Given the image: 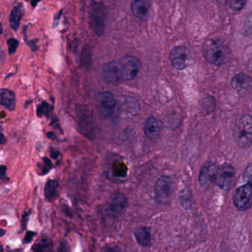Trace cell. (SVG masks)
Wrapping results in <instances>:
<instances>
[{"label": "cell", "mask_w": 252, "mask_h": 252, "mask_svg": "<svg viewBox=\"0 0 252 252\" xmlns=\"http://www.w3.org/2000/svg\"><path fill=\"white\" fill-rule=\"evenodd\" d=\"M229 48L221 39L209 41L204 47L206 60L214 65H222L228 63L230 58Z\"/></svg>", "instance_id": "6da1fadb"}, {"label": "cell", "mask_w": 252, "mask_h": 252, "mask_svg": "<svg viewBox=\"0 0 252 252\" xmlns=\"http://www.w3.org/2000/svg\"><path fill=\"white\" fill-rule=\"evenodd\" d=\"M234 138L239 147L246 149L252 144V116L245 115L236 124Z\"/></svg>", "instance_id": "7a4b0ae2"}, {"label": "cell", "mask_w": 252, "mask_h": 252, "mask_svg": "<svg viewBox=\"0 0 252 252\" xmlns=\"http://www.w3.org/2000/svg\"><path fill=\"white\" fill-rule=\"evenodd\" d=\"M107 11L101 2H93L90 11V25L98 36L104 33L106 28Z\"/></svg>", "instance_id": "3957f363"}, {"label": "cell", "mask_w": 252, "mask_h": 252, "mask_svg": "<svg viewBox=\"0 0 252 252\" xmlns=\"http://www.w3.org/2000/svg\"><path fill=\"white\" fill-rule=\"evenodd\" d=\"M118 101L113 94L110 92L101 93L98 97V113L105 120L113 119L116 114Z\"/></svg>", "instance_id": "277c9868"}, {"label": "cell", "mask_w": 252, "mask_h": 252, "mask_svg": "<svg viewBox=\"0 0 252 252\" xmlns=\"http://www.w3.org/2000/svg\"><path fill=\"white\" fill-rule=\"evenodd\" d=\"M174 191V184L169 177L162 176L158 180L155 187V196L158 202L166 204L170 201Z\"/></svg>", "instance_id": "5b68a950"}, {"label": "cell", "mask_w": 252, "mask_h": 252, "mask_svg": "<svg viewBox=\"0 0 252 252\" xmlns=\"http://www.w3.org/2000/svg\"><path fill=\"white\" fill-rule=\"evenodd\" d=\"M101 73L104 81L112 85H119L125 81L123 70L119 60L104 64L101 69Z\"/></svg>", "instance_id": "8992f818"}, {"label": "cell", "mask_w": 252, "mask_h": 252, "mask_svg": "<svg viewBox=\"0 0 252 252\" xmlns=\"http://www.w3.org/2000/svg\"><path fill=\"white\" fill-rule=\"evenodd\" d=\"M234 177L235 172L234 167L231 164L225 163L218 168L215 182L222 189L228 190L234 184Z\"/></svg>", "instance_id": "52a82bcc"}, {"label": "cell", "mask_w": 252, "mask_h": 252, "mask_svg": "<svg viewBox=\"0 0 252 252\" xmlns=\"http://www.w3.org/2000/svg\"><path fill=\"white\" fill-rule=\"evenodd\" d=\"M234 203L240 211L246 210L252 206V183L237 189L234 196Z\"/></svg>", "instance_id": "ba28073f"}, {"label": "cell", "mask_w": 252, "mask_h": 252, "mask_svg": "<svg viewBox=\"0 0 252 252\" xmlns=\"http://www.w3.org/2000/svg\"><path fill=\"white\" fill-rule=\"evenodd\" d=\"M122 64L125 81L135 79L141 69V62L136 57L125 55L119 60Z\"/></svg>", "instance_id": "9c48e42d"}, {"label": "cell", "mask_w": 252, "mask_h": 252, "mask_svg": "<svg viewBox=\"0 0 252 252\" xmlns=\"http://www.w3.org/2000/svg\"><path fill=\"white\" fill-rule=\"evenodd\" d=\"M169 59L171 64L177 70H184L188 64V50L183 45L175 47L171 51Z\"/></svg>", "instance_id": "30bf717a"}, {"label": "cell", "mask_w": 252, "mask_h": 252, "mask_svg": "<svg viewBox=\"0 0 252 252\" xmlns=\"http://www.w3.org/2000/svg\"><path fill=\"white\" fill-rule=\"evenodd\" d=\"M127 206L128 200L126 196L122 193H116L109 201L107 210L112 216L119 217L125 213Z\"/></svg>", "instance_id": "8fae6325"}, {"label": "cell", "mask_w": 252, "mask_h": 252, "mask_svg": "<svg viewBox=\"0 0 252 252\" xmlns=\"http://www.w3.org/2000/svg\"><path fill=\"white\" fill-rule=\"evenodd\" d=\"M163 131V125L158 119L150 117L146 121L144 125V132L146 136L152 141L159 139Z\"/></svg>", "instance_id": "7c38bea8"}, {"label": "cell", "mask_w": 252, "mask_h": 252, "mask_svg": "<svg viewBox=\"0 0 252 252\" xmlns=\"http://www.w3.org/2000/svg\"><path fill=\"white\" fill-rule=\"evenodd\" d=\"M218 168L213 163H207L203 166L199 175V182L202 187H209L215 182Z\"/></svg>", "instance_id": "4fadbf2b"}, {"label": "cell", "mask_w": 252, "mask_h": 252, "mask_svg": "<svg viewBox=\"0 0 252 252\" xmlns=\"http://www.w3.org/2000/svg\"><path fill=\"white\" fill-rule=\"evenodd\" d=\"M151 9L150 0H134L131 4V11L134 17L140 20L148 18Z\"/></svg>", "instance_id": "5bb4252c"}, {"label": "cell", "mask_w": 252, "mask_h": 252, "mask_svg": "<svg viewBox=\"0 0 252 252\" xmlns=\"http://www.w3.org/2000/svg\"><path fill=\"white\" fill-rule=\"evenodd\" d=\"M231 86L239 93H246L252 87V79L245 73H237L231 79Z\"/></svg>", "instance_id": "9a60e30c"}, {"label": "cell", "mask_w": 252, "mask_h": 252, "mask_svg": "<svg viewBox=\"0 0 252 252\" xmlns=\"http://www.w3.org/2000/svg\"><path fill=\"white\" fill-rule=\"evenodd\" d=\"M134 234L140 246L142 247L151 246V233L148 227L141 226L136 228Z\"/></svg>", "instance_id": "2e32d148"}, {"label": "cell", "mask_w": 252, "mask_h": 252, "mask_svg": "<svg viewBox=\"0 0 252 252\" xmlns=\"http://www.w3.org/2000/svg\"><path fill=\"white\" fill-rule=\"evenodd\" d=\"M1 104L7 110L12 111L16 107V95L13 91L8 89H2L0 93Z\"/></svg>", "instance_id": "e0dca14e"}, {"label": "cell", "mask_w": 252, "mask_h": 252, "mask_svg": "<svg viewBox=\"0 0 252 252\" xmlns=\"http://www.w3.org/2000/svg\"><path fill=\"white\" fill-rule=\"evenodd\" d=\"M23 15H24V8L21 4L13 8L9 18L10 26L13 30L17 31L19 29Z\"/></svg>", "instance_id": "ac0fdd59"}, {"label": "cell", "mask_w": 252, "mask_h": 252, "mask_svg": "<svg viewBox=\"0 0 252 252\" xmlns=\"http://www.w3.org/2000/svg\"><path fill=\"white\" fill-rule=\"evenodd\" d=\"M59 182L55 180H50L45 187V195L49 201L55 200L58 197Z\"/></svg>", "instance_id": "d6986e66"}, {"label": "cell", "mask_w": 252, "mask_h": 252, "mask_svg": "<svg viewBox=\"0 0 252 252\" xmlns=\"http://www.w3.org/2000/svg\"><path fill=\"white\" fill-rule=\"evenodd\" d=\"M247 0H225V4L234 12L241 11L246 4Z\"/></svg>", "instance_id": "ffe728a7"}, {"label": "cell", "mask_w": 252, "mask_h": 252, "mask_svg": "<svg viewBox=\"0 0 252 252\" xmlns=\"http://www.w3.org/2000/svg\"><path fill=\"white\" fill-rule=\"evenodd\" d=\"M244 31L248 36L252 38V11L248 14L245 19Z\"/></svg>", "instance_id": "44dd1931"}, {"label": "cell", "mask_w": 252, "mask_h": 252, "mask_svg": "<svg viewBox=\"0 0 252 252\" xmlns=\"http://www.w3.org/2000/svg\"><path fill=\"white\" fill-rule=\"evenodd\" d=\"M52 109L53 107H51L50 104H48V103L42 102V104L38 107L37 115L39 117L43 116V115L48 116L49 113H51V112L52 111Z\"/></svg>", "instance_id": "7402d4cb"}, {"label": "cell", "mask_w": 252, "mask_h": 252, "mask_svg": "<svg viewBox=\"0 0 252 252\" xmlns=\"http://www.w3.org/2000/svg\"><path fill=\"white\" fill-rule=\"evenodd\" d=\"M51 247V243H48V241H42L39 244L33 246V250L36 251V252H44V251L49 250Z\"/></svg>", "instance_id": "603a6c76"}, {"label": "cell", "mask_w": 252, "mask_h": 252, "mask_svg": "<svg viewBox=\"0 0 252 252\" xmlns=\"http://www.w3.org/2000/svg\"><path fill=\"white\" fill-rule=\"evenodd\" d=\"M52 167L53 164L51 160H50L49 159L46 158H44L43 166H42V175H45V174L48 173Z\"/></svg>", "instance_id": "cb8c5ba5"}, {"label": "cell", "mask_w": 252, "mask_h": 252, "mask_svg": "<svg viewBox=\"0 0 252 252\" xmlns=\"http://www.w3.org/2000/svg\"><path fill=\"white\" fill-rule=\"evenodd\" d=\"M8 50L11 54H14L18 48L19 42L15 39H10L8 41Z\"/></svg>", "instance_id": "d4e9b609"}, {"label": "cell", "mask_w": 252, "mask_h": 252, "mask_svg": "<svg viewBox=\"0 0 252 252\" xmlns=\"http://www.w3.org/2000/svg\"><path fill=\"white\" fill-rule=\"evenodd\" d=\"M244 178L249 183H252V163L246 168L245 171Z\"/></svg>", "instance_id": "484cf974"}, {"label": "cell", "mask_w": 252, "mask_h": 252, "mask_svg": "<svg viewBox=\"0 0 252 252\" xmlns=\"http://www.w3.org/2000/svg\"><path fill=\"white\" fill-rule=\"evenodd\" d=\"M36 235V233L33 232V231H29L27 234H26V237L24 238V243H29L33 240L34 236Z\"/></svg>", "instance_id": "4316f807"}, {"label": "cell", "mask_w": 252, "mask_h": 252, "mask_svg": "<svg viewBox=\"0 0 252 252\" xmlns=\"http://www.w3.org/2000/svg\"><path fill=\"white\" fill-rule=\"evenodd\" d=\"M6 169L7 168L5 167V166H1L0 171H1V178H2V180H4V177H5V175H6Z\"/></svg>", "instance_id": "83f0119b"}, {"label": "cell", "mask_w": 252, "mask_h": 252, "mask_svg": "<svg viewBox=\"0 0 252 252\" xmlns=\"http://www.w3.org/2000/svg\"><path fill=\"white\" fill-rule=\"evenodd\" d=\"M59 156H60V153H59V151H56L54 152V153H51V156H52L53 158H57Z\"/></svg>", "instance_id": "f1b7e54d"}, {"label": "cell", "mask_w": 252, "mask_h": 252, "mask_svg": "<svg viewBox=\"0 0 252 252\" xmlns=\"http://www.w3.org/2000/svg\"><path fill=\"white\" fill-rule=\"evenodd\" d=\"M39 1H40V0H33V2H32V5H33V6H36Z\"/></svg>", "instance_id": "f546056e"}, {"label": "cell", "mask_w": 252, "mask_h": 252, "mask_svg": "<svg viewBox=\"0 0 252 252\" xmlns=\"http://www.w3.org/2000/svg\"><path fill=\"white\" fill-rule=\"evenodd\" d=\"M220 3H225V0H216Z\"/></svg>", "instance_id": "4dcf8cb0"}, {"label": "cell", "mask_w": 252, "mask_h": 252, "mask_svg": "<svg viewBox=\"0 0 252 252\" xmlns=\"http://www.w3.org/2000/svg\"><path fill=\"white\" fill-rule=\"evenodd\" d=\"M1 144H4V135L2 134V141H1Z\"/></svg>", "instance_id": "1f68e13d"}, {"label": "cell", "mask_w": 252, "mask_h": 252, "mask_svg": "<svg viewBox=\"0 0 252 252\" xmlns=\"http://www.w3.org/2000/svg\"><path fill=\"white\" fill-rule=\"evenodd\" d=\"M1 231H2V233H1V235L3 236L4 233H5V231H4V230L2 229H2H1Z\"/></svg>", "instance_id": "d6a6232c"}, {"label": "cell", "mask_w": 252, "mask_h": 252, "mask_svg": "<svg viewBox=\"0 0 252 252\" xmlns=\"http://www.w3.org/2000/svg\"><path fill=\"white\" fill-rule=\"evenodd\" d=\"M26 1H29V0H26Z\"/></svg>", "instance_id": "836d02e7"}, {"label": "cell", "mask_w": 252, "mask_h": 252, "mask_svg": "<svg viewBox=\"0 0 252 252\" xmlns=\"http://www.w3.org/2000/svg\"><path fill=\"white\" fill-rule=\"evenodd\" d=\"M190 1H192V0H190Z\"/></svg>", "instance_id": "e575fe53"}]
</instances>
